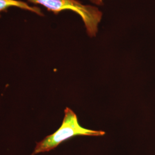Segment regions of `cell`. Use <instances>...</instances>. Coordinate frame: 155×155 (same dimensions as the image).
I'll list each match as a JSON object with an SVG mask.
<instances>
[{
	"label": "cell",
	"instance_id": "5b68a950",
	"mask_svg": "<svg viewBox=\"0 0 155 155\" xmlns=\"http://www.w3.org/2000/svg\"><path fill=\"white\" fill-rule=\"evenodd\" d=\"M34 155V154H33V153H32V155Z\"/></svg>",
	"mask_w": 155,
	"mask_h": 155
},
{
	"label": "cell",
	"instance_id": "7a4b0ae2",
	"mask_svg": "<svg viewBox=\"0 0 155 155\" xmlns=\"http://www.w3.org/2000/svg\"><path fill=\"white\" fill-rule=\"evenodd\" d=\"M105 134L102 130H95L82 127L75 113L69 107L64 110V117L61 127L55 133L37 143L33 154L49 152L67 140L77 136H102Z\"/></svg>",
	"mask_w": 155,
	"mask_h": 155
},
{
	"label": "cell",
	"instance_id": "3957f363",
	"mask_svg": "<svg viewBox=\"0 0 155 155\" xmlns=\"http://www.w3.org/2000/svg\"><path fill=\"white\" fill-rule=\"evenodd\" d=\"M11 7L19 8L23 10L33 12L40 16H44L43 12L40 8L29 5L26 2L20 0H0V17L1 13L7 11Z\"/></svg>",
	"mask_w": 155,
	"mask_h": 155
},
{
	"label": "cell",
	"instance_id": "277c9868",
	"mask_svg": "<svg viewBox=\"0 0 155 155\" xmlns=\"http://www.w3.org/2000/svg\"><path fill=\"white\" fill-rule=\"evenodd\" d=\"M92 4L95 5L102 6L104 5V0H89Z\"/></svg>",
	"mask_w": 155,
	"mask_h": 155
},
{
	"label": "cell",
	"instance_id": "6da1fadb",
	"mask_svg": "<svg viewBox=\"0 0 155 155\" xmlns=\"http://www.w3.org/2000/svg\"><path fill=\"white\" fill-rule=\"evenodd\" d=\"M29 3L44 6L48 11L58 15L63 11H71L82 20L86 31L90 38H94L98 32L103 13L95 6L84 5L79 0H26Z\"/></svg>",
	"mask_w": 155,
	"mask_h": 155
}]
</instances>
